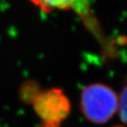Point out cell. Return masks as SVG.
<instances>
[{"mask_svg": "<svg viewBox=\"0 0 127 127\" xmlns=\"http://www.w3.org/2000/svg\"><path fill=\"white\" fill-rule=\"evenodd\" d=\"M118 109V95L110 87L94 83L83 87L80 94V109L87 121L95 125L106 124Z\"/></svg>", "mask_w": 127, "mask_h": 127, "instance_id": "cell-1", "label": "cell"}, {"mask_svg": "<svg viewBox=\"0 0 127 127\" xmlns=\"http://www.w3.org/2000/svg\"><path fill=\"white\" fill-rule=\"evenodd\" d=\"M31 104L43 122L61 124L71 113V101L64 92L58 87L42 89Z\"/></svg>", "mask_w": 127, "mask_h": 127, "instance_id": "cell-2", "label": "cell"}, {"mask_svg": "<svg viewBox=\"0 0 127 127\" xmlns=\"http://www.w3.org/2000/svg\"><path fill=\"white\" fill-rule=\"evenodd\" d=\"M32 4L40 8L43 12L49 13L53 11L75 10L80 12L84 9L85 0H29Z\"/></svg>", "mask_w": 127, "mask_h": 127, "instance_id": "cell-3", "label": "cell"}, {"mask_svg": "<svg viewBox=\"0 0 127 127\" xmlns=\"http://www.w3.org/2000/svg\"><path fill=\"white\" fill-rule=\"evenodd\" d=\"M42 90L39 83L34 80L29 79L27 80L20 86V100L27 103H31L33 99L35 97V95Z\"/></svg>", "mask_w": 127, "mask_h": 127, "instance_id": "cell-4", "label": "cell"}, {"mask_svg": "<svg viewBox=\"0 0 127 127\" xmlns=\"http://www.w3.org/2000/svg\"><path fill=\"white\" fill-rule=\"evenodd\" d=\"M117 112L122 123L127 126V83L124 86L118 96Z\"/></svg>", "mask_w": 127, "mask_h": 127, "instance_id": "cell-5", "label": "cell"}, {"mask_svg": "<svg viewBox=\"0 0 127 127\" xmlns=\"http://www.w3.org/2000/svg\"><path fill=\"white\" fill-rule=\"evenodd\" d=\"M42 127H60V124L55 123H48V122H42Z\"/></svg>", "mask_w": 127, "mask_h": 127, "instance_id": "cell-6", "label": "cell"}, {"mask_svg": "<svg viewBox=\"0 0 127 127\" xmlns=\"http://www.w3.org/2000/svg\"><path fill=\"white\" fill-rule=\"evenodd\" d=\"M113 127H125V126H124V125H114Z\"/></svg>", "mask_w": 127, "mask_h": 127, "instance_id": "cell-7", "label": "cell"}]
</instances>
